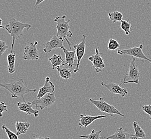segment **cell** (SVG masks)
<instances>
[{"mask_svg": "<svg viewBox=\"0 0 151 139\" xmlns=\"http://www.w3.org/2000/svg\"><path fill=\"white\" fill-rule=\"evenodd\" d=\"M45 1L43 0V1H40V0H37V1H36V3H35V8H37V6H39L41 3H42L43 2H44Z\"/></svg>", "mask_w": 151, "mask_h": 139, "instance_id": "31", "label": "cell"}, {"mask_svg": "<svg viewBox=\"0 0 151 139\" xmlns=\"http://www.w3.org/2000/svg\"><path fill=\"white\" fill-rule=\"evenodd\" d=\"M2 129L5 130L6 134L8 136V138L9 139H19L18 135L16 133H15L14 132H12L9 130L8 128H7L6 126V125H3L2 126Z\"/></svg>", "mask_w": 151, "mask_h": 139, "instance_id": "27", "label": "cell"}, {"mask_svg": "<svg viewBox=\"0 0 151 139\" xmlns=\"http://www.w3.org/2000/svg\"><path fill=\"white\" fill-rule=\"evenodd\" d=\"M143 45L140 44L139 47H134L133 48H129L126 49L119 50L117 51V54L120 55H128L132 56L134 58H140L142 59H145L150 62L151 64V59L147 58L144 52H142Z\"/></svg>", "mask_w": 151, "mask_h": 139, "instance_id": "6", "label": "cell"}, {"mask_svg": "<svg viewBox=\"0 0 151 139\" xmlns=\"http://www.w3.org/2000/svg\"><path fill=\"white\" fill-rule=\"evenodd\" d=\"M38 41H35L34 44L31 43L29 46L25 47L23 58L24 60H35L39 59V52L37 48Z\"/></svg>", "mask_w": 151, "mask_h": 139, "instance_id": "9", "label": "cell"}, {"mask_svg": "<svg viewBox=\"0 0 151 139\" xmlns=\"http://www.w3.org/2000/svg\"><path fill=\"white\" fill-rule=\"evenodd\" d=\"M87 37L86 35H83L81 42L78 44L74 45L73 46L74 49H75L76 54L77 58V63L76 64L75 69L73 71L74 73H77L78 71L81 61L84 56L86 48V39Z\"/></svg>", "mask_w": 151, "mask_h": 139, "instance_id": "7", "label": "cell"}, {"mask_svg": "<svg viewBox=\"0 0 151 139\" xmlns=\"http://www.w3.org/2000/svg\"><path fill=\"white\" fill-rule=\"evenodd\" d=\"M88 60L92 63V67L96 73L101 72L102 70L105 67L104 61L102 58L101 54L97 48L96 49V54L89 57Z\"/></svg>", "mask_w": 151, "mask_h": 139, "instance_id": "10", "label": "cell"}, {"mask_svg": "<svg viewBox=\"0 0 151 139\" xmlns=\"http://www.w3.org/2000/svg\"><path fill=\"white\" fill-rule=\"evenodd\" d=\"M35 139H50V138L47 137V138H43V137H41V136H38L37 138H36Z\"/></svg>", "mask_w": 151, "mask_h": 139, "instance_id": "32", "label": "cell"}, {"mask_svg": "<svg viewBox=\"0 0 151 139\" xmlns=\"http://www.w3.org/2000/svg\"><path fill=\"white\" fill-rule=\"evenodd\" d=\"M4 111H8V109H7V106L5 104L4 102H1L0 103V117H2L3 116V112Z\"/></svg>", "mask_w": 151, "mask_h": 139, "instance_id": "30", "label": "cell"}, {"mask_svg": "<svg viewBox=\"0 0 151 139\" xmlns=\"http://www.w3.org/2000/svg\"><path fill=\"white\" fill-rule=\"evenodd\" d=\"M131 24L129 22V20H122L121 24V27L123 31L125 32V34L129 35L131 32Z\"/></svg>", "mask_w": 151, "mask_h": 139, "instance_id": "25", "label": "cell"}, {"mask_svg": "<svg viewBox=\"0 0 151 139\" xmlns=\"http://www.w3.org/2000/svg\"><path fill=\"white\" fill-rule=\"evenodd\" d=\"M108 17L110 20L115 23L117 21H122L123 20V15L121 12L119 11H114L113 12H109L108 14Z\"/></svg>", "mask_w": 151, "mask_h": 139, "instance_id": "23", "label": "cell"}, {"mask_svg": "<svg viewBox=\"0 0 151 139\" xmlns=\"http://www.w3.org/2000/svg\"><path fill=\"white\" fill-rule=\"evenodd\" d=\"M52 65V69H56L58 67H61L65 64V62L63 59L62 55L60 54H54L52 57L48 59Z\"/></svg>", "mask_w": 151, "mask_h": 139, "instance_id": "19", "label": "cell"}, {"mask_svg": "<svg viewBox=\"0 0 151 139\" xmlns=\"http://www.w3.org/2000/svg\"><path fill=\"white\" fill-rule=\"evenodd\" d=\"M102 130L96 131L94 130H92L91 133L87 135H81L79 136L81 138H85L86 139H100V133Z\"/></svg>", "mask_w": 151, "mask_h": 139, "instance_id": "24", "label": "cell"}, {"mask_svg": "<svg viewBox=\"0 0 151 139\" xmlns=\"http://www.w3.org/2000/svg\"><path fill=\"white\" fill-rule=\"evenodd\" d=\"M8 61V69L9 73L12 74L15 72V61L16 54L15 53H11L7 56Z\"/></svg>", "mask_w": 151, "mask_h": 139, "instance_id": "22", "label": "cell"}, {"mask_svg": "<svg viewBox=\"0 0 151 139\" xmlns=\"http://www.w3.org/2000/svg\"><path fill=\"white\" fill-rule=\"evenodd\" d=\"M102 86L105 87L111 92L115 94H119L122 97H124L128 94V92L127 88H123L120 86L119 85H117L112 82H109L107 84H105L102 81L101 82Z\"/></svg>", "mask_w": 151, "mask_h": 139, "instance_id": "13", "label": "cell"}, {"mask_svg": "<svg viewBox=\"0 0 151 139\" xmlns=\"http://www.w3.org/2000/svg\"><path fill=\"white\" fill-rule=\"evenodd\" d=\"M56 102L55 96L53 94L48 93L40 99L35 100V107L41 110L50 107Z\"/></svg>", "mask_w": 151, "mask_h": 139, "instance_id": "8", "label": "cell"}, {"mask_svg": "<svg viewBox=\"0 0 151 139\" xmlns=\"http://www.w3.org/2000/svg\"><path fill=\"white\" fill-rule=\"evenodd\" d=\"M1 87H3L9 91L12 99L21 97L25 101L24 95L30 93H35L37 89L31 90L26 87L23 79H20L18 81H13L9 84H1Z\"/></svg>", "mask_w": 151, "mask_h": 139, "instance_id": "2", "label": "cell"}, {"mask_svg": "<svg viewBox=\"0 0 151 139\" xmlns=\"http://www.w3.org/2000/svg\"><path fill=\"white\" fill-rule=\"evenodd\" d=\"M132 134L128 133L127 130L122 128L117 129L113 135L108 137H101V139H131Z\"/></svg>", "mask_w": 151, "mask_h": 139, "instance_id": "16", "label": "cell"}, {"mask_svg": "<svg viewBox=\"0 0 151 139\" xmlns=\"http://www.w3.org/2000/svg\"><path fill=\"white\" fill-rule=\"evenodd\" d=\"M90 101L93 105H94L98 110L103 112L107 113L109 116L114 117L113 115H117L122 116L123 117H124V115L121 113L115 107L107 103L102 97H100L99 100L90 99Z\"/></svg>", "mask_w": 151, "mask_h": 139, "instance_id": "5", "label": "cell"}, {"mask_svg": "<svg viewBox=\"0 0 151 139\" xmlns=\"http://www.w3.org/2000/svg\"><path fill=\"white\" fill-rule=\"evenodd\" d=\"M140 76L139 71L136 64V58L133 57L131 60L128 73L124 75V78L121 81L119 85L128 83L138 84L139 82Z\"/></svg>", "mask_w": 151, "mask_h": 139, "instance_id": "4", "label": "cell"}, {"mask_svg": "<svg viewBox=\"0 0 151 139\" xmlns=\"http://www.w3.org/2000/svg\"><path fill=\"white\" fill-rule=\"evenodd\" d=\"M142 109L149 115L151 120V105H144L142 107Z\"/></svg>", "mask_w": 151, "mask_h": 139, "instance_id": "29", "label": "cell"}, {"mask_svg": "<svg viewBox=\"0 0 151 139\" xmlns=\"http://www.w3.org/2000/svg\"><path fill=\"white\" fill-rule=\"evenodd\" d=\"M30 126V123L29 122H20L17 121L16 122V134L20 135L25 134L28 130Z\"/></svg>", "mask_w": 151, "mask_h": 139, "instance_id": "21", "label": "cell"}, {"mask_svg": "<svg viewBox=\"0 0 151 139\" xmlns=\"http://www.w3.org/2000/svg\"><path fill=\"white\" fill-rule=\"evenodd\" d=\"M55 85L53 84L52 82L50 81V77H47L45 85L40 88L38 95L37 96V98L38 99H40L41 97L48 93L53 94L55 91Z\"/></svg>", "mask_w": 151, "mask_h": 139, "instance_id": "14", "label": "cell"}, {"mask_svg": "<svg viewBox=\"0 0 151 139\" xmlns=\"http://www.w3.org/2000/svg\"><path fill=\"white\" fill-rule=\"evenodd\" d=\"M35 104V100H34L32 102H19L17 103V107L18 110L26 112V115H33L35 117H38L39 114V111L38 110H35L33 109V105Z\"/></svg>", "mask_w": 151, "mask_h": 139, "instance_id": "11", "label": "cell"}, {"mask_svg": "<svg viewBox=\"0 0 151 139\" xmlns=\"http://www.w3.org/2000/svg\"><path fill=\"white\" fill-rule=\"evenodd\" d=\"M31 27V25L29 24L24 23L19 20L12 18L9 22L4 26V29L7 31L12 38L11 52L13 53L14 47L16 40L23 36L24 29H29Z\"/></svg>", "mask_w": 151, "mask_h": 139, "instance_id": "1", "label": "cell"}, {"mask_svg": "<svg viewBox=\"0 0 151 139\" xmlns=\"http://www.w3.org/2000/svg\"><path fill=\"white\" fill-rule=\"evenodd\" d=\"M133 127L135 131V133L132 135L131 139H144L146 137L145 133L144 130H142L137 122H134L133 123Z\"/></svg>", "mask_w": 151, "mask_h": 139, "instance_id": "20", "label": "cell"}, {"mask_svg": "<svg viewBox=\"0 0 151 139\" xmlns=\"http://www.w3.org/2000/svg\"><path fill=\"white\" fill-rule=\"evenodd\" d=\"M120 47L119 43L117 42V41L114 40L113 39H110L108 42L107 49L111 51H113L117 49Z\"/></svg>", "mask_w": 151, "mask_h": 139, "instance_id": "26", "label": "cell"}, {"mask_svg": "<svg viewBox=\"0 0 151 139\" xmlns=\"http://www.w3.org/2000/svg\"><path fill=\"white\" fill-rule=\"evenodd\" d=\"M8 46L6 44V42L2 40H0V55L2 56L6 50L8 49Z\"/></svg>", "mask_w": 151, "mask_h": 139, "instance_id": "28", "label": "cell"}, {"mask_svg": "<svg viewBox=\"0 0 151 139\" xmlns=\"http://www.w3.org/2000/svg\"><path fill=\"white\" fill-rule=\"evenodd\" d=\"M64 40H62L57 35H54L50 41L47 42L43 50L45 53H49L52 50L62 48L63 46Z\"/></svg>", "mask_w": 151, "mask_h": 139, "instance_id": "12", "label": "cell"}, {"mask_svg": "<svg viewBox=\"0 0 151 139\" xmlns=\"http://www.w3.org/2000/svg\"><path fill=\"white\" fill-rule=\"evenodd\" d=\"M0 21H1V24H0V27L1 26H2V19L1 18L0 19Z\"/></svg>", "mask_w": 151, "mask_h": 139, "instance_id": "33", "label": "cell"}, {"mask_svg": "<svg viewBox=\"0 0 151 139\" xmlns=\"http://www.w3.org/2000/svg\"><path fill=\"white\" fill-rule=\"evenodd\" d=\"M61 49L63 51L65 55V64L67 65L68 67L70 68L73 67L74 64V61L75 59L76 51L69 52L68 50L66 49L64 47H63Z\"/></svg>", "mask_w": 151, "mask_h": 139, "instance_id": "17", "label": "cell"}, {"mask_svg": "<svg viewBox=\"0 0 151 139\" xmlns=\"http://www.w3.org/2000/svg\"><path fill=\"white\" fill-rule=\"evenodd\" d=\"M69 68L70 67H69L67 65L64 64L63 65L58 67L56 69L58 70V75L61 78L64 79L65 80H68L72 77L71 70L69 69Z\"/></svg>", "mask_w": 151, "mask_h": 139, "instance_id": "18", "label": "cell"}, {"mask_svg": "<svg viewBox=\"0 0 151 139\" xmlns=\"http://www.w3.org/2000/svg\"><path fill=\"white\" fill-rule=\"evenodd\" d=\"M65 18V15L58 16L54 19V21L57 24L56 26V28L58 30L57 36L62 40H64L65 39L67 41L68 40L67 38H71L73 34L69 30L70 27L69 24L70 20L66 21Z\"/></svg>", "mask_w": 151, "mask_h": 139, "instance_id": "3", "label": "cell"}, {"mask_svg": "<svg viewBox=\"0 0 151 139\" xmlns=\"http://www.w3.org/2000/svg\"><path fill=\"white\" fill-rule=\"evenodd\" d=\"M107 115H100V116H85L84 115H81L79 122V125L80 128H86L90 125L93 122H94L96 120L101 118H106Z\"/></svg>", "mask_w": 151, "mask_h": 139, "instance_id": "15", "label": "cell"}]
</instances>
